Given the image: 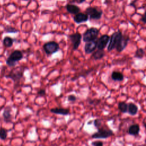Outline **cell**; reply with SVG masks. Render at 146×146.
<instances>
[{"instance_id": "6da1fadb", "label": "cell", "mask_w": 146, "mask_h": 146, "mask_svg": "<svg viewBox=\"0 0 146 146\" xmlns=\"http://www.w3.org/2000/svg\"><path fill=\"white\" fill-rule=\"evenodd\" d=\"M23 57L21 51L16 50L13 51L6 60V63L9 67H13L17 64V63L21 60Z\"/></svg>"}, {"instance_id": "7a4b0ae2", "label": "cell", "mask_w": 146, "mask_h": 146, "mask_svg": "<svg viewBox=\"0 0 146 146\" xmlns=\"http://www.w3.org/2000/svg\"><path fill=\"white\" fill-rule=\"evenodd\" d=\"M113 135V131L107 127H100L98 129V131L91 135L92 139H107Z\"/></svg>"}, {"instance_id": "3957f363", "label": "cell", "mask_w": 146, "mask_h": 146, "mask_svg": "<svg viewBox=\"0 0 146 146\" xmlns=\"http://www.w3.org/2000/svg\"><path fill=\"white\" fill-rule=\"evenodd\" d=\"M25 68L22 67H19L17 68H13L11 70L10 73L6 75V78H10L15 83L18 82L23 76Z\"/></svg>"}, {"instance_id": "277c9868", "label": "cell", "mask_w": 146, "mask_h": 146, "mask_svg": "<svg viewBox=\"0 0 146 146\" xmlns=\"http://www.w3.org/2000/svg\"><path fill=\"white\" fill-rule=\"evenodd\" d=\"M99 33V30L96 27L88 29L83 34V41L84 42H87L96 40Z\"/></svg>"}, {"instance_id": "5b68a950", "label": "cell", "mask_w": 146, "mask_h": 146, "mask_svg": "<svg viewBox=\"0 0 146 146\" xmlns=\"http://www.w3.org/2000/svg\"><path fill=\"white\" fill-rule=\"evenodd\" d=\"M85 13L88 15L90 19L98 20L101 18L103 14V11L96 7L90 6L86 9Z\"/></svg>"}, {"instance_id": "8992f818", "label": "cell", "mask_w": 146, "mask_h": 146, "mask_svg": "<svg viewBox=\"0 0 146 146\" xmlns=\"http://www.w3.org/2000/svg\"><path fill=\"white\" fill-rule=\"evenodd\" d=\"M123 34L120 31H117L116 32L113 33L111 37L110 38L109 42H108V45L107 46V50L108 51H111L114 48H115V47L116 44H117L120 38L122 36Z\"/></svg>"}, {"instance_id": "52a82bcc", "label": "cell", "mask_w": 146, "mask_h": 146, "mask_svg": "<svg viewBox=\"0 0 146 146\" xmlns=\"http://www.w3.org/2000/svg\"><path fill=\"white\" fill-rule=\"evenodd\" d=\"M43 47L44 52L47 55H51L54 54L58 51L60 48L59 44L54 41L46 42L44 44Z\"/></svg>"}, {"instance_id": "ba28073f", "label": "cell", "mask_w": 146, "mask_h": 146, "mask_svg": "<svg viewBox=\"0 0 146 146\" xmlns=\"http://www.w3.org/2000/svg\"><path fill=\"white\" fill-rule=\"evenodd\" d=\"M82 35L79 33H75L68 35V38L70 39V41L72 43V49L73 50H76L80 44L81 39H82Z\"/></svg>"}, {"instance_id": "9c48e42d", "label": "cell", "mask_w": 146, "mask_h": 146, "mask_svg": "<svg viewBox=\"0 0 146 146\" xmlns=\"http://www.w3.org/2000/svg\"><path fill=\"white\" fill-rule=\"evenodd\" d=\"M129 40V38L128 36H124L122 35V36L120 38L117 44L115 47V48L116 49L117 51L119 52H122L127 47Z\"/></svg>"}, {"instance_id": "30bf717a", "label": "cell", "mask_w": 146, "mask_h": 146, "mask_svg": "<svg viewBox=\"0 0 146 146\" xmlns=\"http://www.w3.org/2000/svg\"><path fill=\"white\" fill-rule=\"evenodd\" d=\"M110 39V36L107 35H102L96 40V46L98 49L104 50L107 46Z\"/></svg>"}, {"instance_id": "8fae6325", "label": "cell", "mask_w": 146, "mask_h": 146, "mask_svg": "<svg viewBox=\"0 0 146 146\" xmlns=\"http://www.w3.org/2000/svg\"><path fill=\"white\" fill-rule=\"evenodd\" d=\"M84 46V51L86 54H90L93 52L97 48L96 46V39L90 42H86Z\"/></svg>"}, {"instance_id": "7c38bea8", "label": "cell", "mask_w": 146, "mask_h": 146, "mask_svg": "<svg viewBox=\"0 0 146 146\" xmlns=\"http://www.w3.org/2000/svg\"><path fill=\"white\" fill-rule=\"evenodd\" d=\"M88 16L87 14L83 13H78L73 17V19L74 22L76 23H81L83 22H86L88 20Z\"/></svg>"}, {"instance_id": "4fadbf2b", "label": "cell", "mask_w": 146, "mask_h": 146, "mask_svg": "<svg viewBox=\"0 0 146 146\" xmlns=\"http://www.w3.org/2000/svg\"><path fill=\"white\" fill-rule=\"evenodd\" d=\"M11 108L10 106H7L3 110L2 113V116L3 121L7 123H11L12 121V115H11Z\"/></svg>"}, {"instance_id": "5bb4252c", "label": "cell", "mask_w": 146, "mask_h": 146, "mask_svg": "<svg viewBox=\"0 0 146 146\" xmlns=\"http://www.w3.org/2000/svg\"><path fill=\"white\" fill-rule=\"evenodd\" d=\"M66 9L67 12L71 14H76L80 11V7L74 4H67L66 6Z\"/></svg>"}, {"instance_id": "9a60e30c", "label": "cell", "mask_w": 146, "mask_h": 146, "mask_svg": "<svg viewBox=\"0 0 146 146\" xmlns=\"http://www.w3.org/2000/svg\"><path fill=\"white\" fill-rule=\"evenodd\" d=\"M50 112L58 115H67L70 113L69 109L67 108H52L50 110Z\"/></svg>"}, {"instance_id": "2e32d148", "label": "cell", "mask_w": 146, "mask_h": 146, "mask_svg": "<svg viewBox=\"0 0 146 146\" xmlns=\"http://www.w3.org/2000/svg\"><path fill=\"white\" fill-rule=\"evenodd\" d=\"M140 126L137 124H134L130 125L128 128V133L133 136H137L139 135L140 132Z\"/></svg>"}, {"instance_id": "e0dca14e", "label": "cell", "mask_w": 146, "mask_h": 146, "mask_svg": "<svg viewBox=\"0 0 146 146\" xmlns=\"http://www.w3.org/2000/svg\"><path fill=\"white\" fill-rule=\"evenodd\" d=\"M138 111V107L137 106L133 103H129L128 104V108H127V112L130 115L135 116L137 114Z\"/></svg>"}, {"instance_id": "ac0fdd59", "label": "cell", "mask_w": 146, "mask_h": 146, "mask_svg": "<svg viewBox=\"0 0 146 146\" xmlns=\"http://www.w3.org/2000/svg\"><path fill=\"white\" fill-rule=\"evenodd\" d=\"M124 75L119 72V71H112L111 74V78L113 80L116 82H121L124 80Z\"/></svg>"}, {"instance_id": "d6986e66", "label": "cell", "mask_w": 146, "mask_h": 146, "mask_svg": "<svg viewBox=\"0 0 146 146\" xmlns=\"http://www.w3.org/2000/svg\"><path fill=\"white\" fill-rule=\"evenodd\" d=\"M105 54L106 53L104 50L98 49L92 54V57L95 60H99L102 59L105 56Z\"/></svg>"}, {"instance_id": "ffe728a7", "label": "cell", "mask_w": 146, "mask_h": 146, "mask_svg": "<svg viewBox=\"0 0 146 146\" xmlns=\"http://www.w3.org/2000/svg\"><path fill=\"white\" fill-rule=\"evenodd\" d=\"M14 42V39L9 36H5L3 39V44L6 47H11Z\"/></svg>"}, {"instance_id": "44dd1931", "label": "cell", "mask_w": 146, "mask_h": 146, "mask_svg": "<svg viewBox=\"0 0 146 146\" xmlns=\"http://www.w3.org/2000/svg\"><path fill=\"white\" fill-rule=\"evenodd\" d=\"M128 104L124 102H120L118 103V108L122 113L127 112Z\"/></svg>"}, {"instance_id": "7402d4cb", "label": "cell", "mask_w": 146, "mask_h": 146, "mask_svg": "<svg viewBox=\"0 0 146 146\" xmlns=\"http://www.w3.org/2000/svg\"><path fill=\"white\" fill-rule=\"evenodd\" d=\"M144 50L142 48H137L135 54V57L138 59H142L144 56Z\"/></svg>"}, {"instance_id": "603a6c76", "label": "cell", "mask_w": 146, "mask_h": 146, "mask_svg": "<svg viewBox=\"0 0 146 146\" xmlns=\"http://www.w3.org/2000/svg\"><path fill=\"white\" fill-rule=\"evenodd\" d=\"M7 136V130L6 129L0 127V139L2 140H5Z\"/></svg>"}, {"instance_id": "cb8c5ba5", "label": "cell", "mask_w": 146, "mask_h": 146, "mask_svg": "<svg viewBox=\"0 0 146 146\" xmlns=\"http://www.w3.org/2000/svg\"><path fill=\"white\" fill-rule=\"evenodd\" d=\"M5 31L7 33H17L19 31V30L18 29H17L15 27H13L11 26H9V25H7L5 27Z\"/></svg>"}, {"instance_id": "d4e9b609", "label": "cell", "mask_w": 146, "mask_h": 146, "mask_svg": "<svg viewBox=\"0 0 146 146\" xmlns=\"http://www.w3.org/2000/svg\"><path fill=\"white\" fill-rule=\"evenodd\" d=\"M94 126L98 129L99 128H100L102 126V121L101 120L99 119H96L94 121Z\"/></svg>"}, {"instance_id": "484cf974", "label": "cell", "mask_w": 146, "mask_h": 146, "mask_svg": "<svg viewBox=\"0 0 146 146\" xmlns=\"http://www.w3.org/2000/svg\"><path fill=\"white\" fill-rule=\"evenodd\" d=\"M104 143L101 141H94L91 143V145L94 146H102Z\"/></svg>"}, {"instance_id": "4316f807", "label": "cell", "mask_w": 146, "mask_h": 146, "mask_svg": "<svg viewBox=\"0 0 146 146\" xmlns=\"http://www.w3.org/2000/svg\"><path fill=\"white\" fill-rule=\"evenodd\" d=\"M67 99L69 102H75L77 99V98L74 95H70Z\"/></svg>"}, {"instance_id": "83f0119b", "label": "cell", "mask_w": 146, "mask_h": 146, "mask_svg": "<svg viewBox=\"0 0 146 146\" xmlns=\"http://www.w3.org/2000/svg\"><path fill=\"white\" fill-rule=\"evenodd\" d=\"M38 95L40 96H44L46 95V90L44 89H40L38 91Z\"/></svg>"}, {"instance_id": "f1b7e54d", "label": "cell", "mask_w": 146, "mask_h": 146, "mask_svg": "<svg viewBox=\"0 0 146 146\" xmlns=\"http://www.w3.org/2000/svg\"><path fill=\"white\" fill-rule=\"evenodd\" d=\"M85 1L86 0H72L71 1V3H77L78 4H81Z\"/></svg>"}, {"instance_id": "f546056e", "label": "cell", "mask_w": 146, "mask_h": 146, "mask_svg": "<svg viewBox=\"0 0 146 146\" xmlns=\"http://www.w3.org/2000/svg\"><path fill=\"white\" fill-rule=\"evenodd\" d=\"M140 21L141 22H143L144 23H146V20H145V15L144 14L142 17H141V18L140 19Z\"/></svg>"}, {"instance_id": "4dcf8cb0", "label": "cell", "mask_w": 146, "mask_h": 146, "mask_svg": "<svg viewBox=\"0 0 146 146\" xmlns=\"http://www.w3.org/2000/svg\"><path fill=\"white\" fill-rule=\"evenodd\" d=\"M23 1H29V0H23Z\"/></svg>"}]
</instances>
